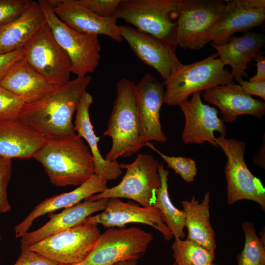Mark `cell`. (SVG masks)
Wrapping results in <instances>:
<instances>
[{
	"mask_svg": "<svg viewBox=\"0 0 265 265\" xmlns=\"http://www.w3.org/2000/svg\"><path fill=\"white\" fill-rule=\"evenodd\" d=\"M91 80L88 76L77 77L42 99L25 104L19 119L47 140L75 133L73 116Z\"/></svg>",
	"mask_w": 265,
	"mask_h": 265,
	"instance_id": "6da1fadb",
	"label": "cell"
},
{
	"mask_svg": "<svg viewBox=\"0 0 265 265\" xmlns=\"http://www.w3.org/2000/svg\"><path fill=\"white\" fill-rule=\"evenodd\" d=\"M33 158L42 165L51 183L58 187L79 186L95 174L90 150L76 133L47 140Z\"/></svg>",
	"mask_w": 265,
	"mask_h": 265,
	"instance_id": "7a4b0ae2",
	"label": "cell"
},
{
	"mask_svg": "<svg viewBox=\"0 0 265 265\" xmlns=\"http://www.w3.org/2000/svg\"><path fill=\"white\" fill-rule=\"evenodd\" d=\"M103 135L111 139V148L105 158L109 161L130 157L143 147L140 138L136 84L129 79H122L116 84V98Z\"/></svg>",
	"mask_w": 265,
	"mask_h": 265,
	"instance_id": "3957f363",
	"label": "cell"
},
{
	"mask_svg": "<svg viewBox=\"0 0 265 265\" xmlns=\"http://www.w3.org/2000/svg\"><path fill=\"white\" fill-rule=\"evenodd\" d=\"M218 57L216 53L194 63L183 64L163 82L164 103L178 106L195 92L234 82L231 73Z\"/></svg>",
	"mask_w": 265,
	"mask_h": 265,
	"instance_id": "277c9868",
	"label": "cell"
},
{
	"mask_svg": "<svg viewBox=\"0 0 265 265\" xmlns=\"http://www.w3.org/2000/svg\"><path fill=\"white\" fill-rule=\"evenodd\" d=\"M178 0H121L112 16L177 47L175 12Z\"/></svg>",
	"mask_w": 265,
	"mask_h": 265,
	"instance_id": "5b68a950",
	"label": "cell"
},
{
	"mask_svg": "<svg viewBox=\"0 0 265 265\" xmlns=\"http://www.w3.org/2000/svg\"><path fill=\"white\" fill-rule=\"evenodd\" d=\"M37 1L54 38L71 60L72 73L77 77H84L88 73H93L101 58V48L98 36L72 29L57 17L46 0Z\"/></svg>",
	"mask_w": 265,
	"mask_h": 265,
	"instance_id": "8992f818",
	"label": "cell"
},
{
	"mask_svg": "<svg viewBox=\"0 0 265 265\" xmlns=\"http://www.w3.org/2000/svg\"><path fill=\"white\" fill-rule=\"evenodd\" d=\"M159 163L151 155L139 154L131 163L119 164L126 172L120 183L86 200L125 198L137 202L143 207L153 206L155 193L160 186L158 169Z\"/></svg>",
	"mask_w": 265,
	"mask_h": 265,
	"instance_id": "52a82bcc",
	"label": "cell"
},
{
	"mask_svg": "<svg viewBox=\"0 0 265 265\" xmlns=\"http://www.w3.org/2000/svg\"><path fill=\"white\" fill-rule=\"evenodd\" d=\"M225 5L224 0H178L175 12L177 46L203 49L210 42L209 32Z\"/></svg>",
	"mask_w": 265,
	"mask_h": 265,
	"instance_id": "ba28073f",
	"label": "cell"
},
{
	"mask_svg": "<svg viewBox=\"0 0 265 265\" xmlns=\"http://www.w3.org/2000/svg\"><path fill=\"white\" fill-rule=\"evenodd\" d=\"M215 141L227 159L224 173L228 204L232 205L239 200H249L257 202L265 211V188L246 164L245 143L221 135L216 137Z\"/></svg>",
	"mask_w": 265,
	"mask_h": 265,
	"instance_id": "9c48e42d",
	"label": "cell"
},
{
	"mask_svg": "<svg viewBox=\"0 0 265 265\" xmlns=\"http://www.w3.org/2000/svg\"><path fill=\"white\" fill-rule=\"evenodd\" d=\"M153 239V235L136 227L108 228L81 262L85 265H113L137 260Z\"/></svg>",
	"mask_w": 265,
	"mask_h": 265,
	"instance_id": "30bf717a",
	"label": "cell"
},
{
	"mask_svg": "<svg viewBox=\"0 0 265 265\" xmlns=\"http://www.w3.org/2000/svg\"><path fill=\"white\" fill-rule=\"evenodd\" d=\"M97 224L81 223L53 234L29 248L63 265L81 262L100 236Z\"/></svg>",
	"mask_w": 265,
	"mask_h": 265,
	"instance_id": "8fae6325",
	"label": "cell"
},
{
	"mask_svg": "<svg viewBox=\"0 0 265 265\" xmlns=\"http://www.w3.org/2000/svg\"><path fill=\"white\" fill-rule=\"evenodd\" d=\"M24 58L51 83L61 86L70 80L71 60L46 24L25 45Z\"/></svg>",
	"mask_w": 265,
	"mask_h": 265,
	"instance_id": "7c38bea8",
	"label": "cell"
},
{
	"mask_svg": "<svg viewBox=\"0 0 265 265\" xmlns=\"http://www.w3.org/2000/svg\"><path fill=\"white\" fill-rule=\"evenodd\" d=\"M224 8L209 34L215 46L228 42L237 32L250 31L265 20V0H224Z\"/></svg>",
	"mask_w": 265,
	"mask_h": 265,
	"instance_id": "4fadbf2b",
	"label": "cell"
},
{
	"mask_svg": "<svg viewBox=\"0 0 265 265\" xmlns=\"http://www.w3.org/2000/svg\"><path fill=\"white\" fill-rule=\"evenodd\" d=\"M201 94L202 92H195L190 100L178 105L185 119L182 140L185 144H202L207 142L218 147L214 132L225 137L226 126L218 117L217 109L203 103Z\"/></svg>",
	"mask_w": 265,
	"mask_h": 265,
	"instance_id": "5bb4252c",
	"label": "cell"
},
{
	"mask_svg": "<svg viewBox=\"0 0 265 265\" xmlns=\"http://www.w3.org/2000/svg\"><path fill=\"white\" fill-rule=\"evenodd\" d=\"M141 223L150 226L169 241L173 235L165 224L159 210L152 207H141L124 202L118 198L108 200L106 209L100 213L86 218L82 223L102 224L105 228H124L129 223Z\"/></svg>",
	"mask_w": 265,
	"mask_h": 265,
	"instance_id": "9a60e30c",
	"label": "cell"
},
{
	"mask_svg": "<svg viewBox=\"0 0 265 265\" xmlns=\"http://www.w3.org/2000/svg\"><path fill=\"white\" fill-rule=\"evenodd\" d=\"M123 40L143 63L155 69L165 80L183 64L176 48L162 40L130 26H120Z\"/></svg>",
	"mask_w": 265,
	"mask_h": 265,
	"instance_id": "2e32d148",
	"label": "cell"
},
{
	"mask_svg": "<svg viewBox=\"0 0 265 265\" xmlns=\"http://www.w3.org/2000/svg\"><path fill=\"white\" fill-rule=\"evenodd\" d=\"M164 84L150 74H146L136 84L137 107L141 144L151 141L165 142L160 121L164 103Z\"/></svg>",
	"mask_w": 265,
	"mask_h": 265,
	"instance_id": "e0dca14e",
	"label": "cell"
},
{
	"mask_svg": "<svg viewBox=\"0 0 265 265\" xmlns=\"http://www.w3.org/2000/svg\"><path fill=\"white\" fill-rule=\"evenodd\" d=\"M46 0L57 17L72 29L88 34L106 35L119 42L124 40L114 17H100L77 0Z\"/></svg>",
	"mask_w": 265,
	"mask_h": 265,
	"instance_id": "ac0fdd59",
	"label": "cell"
},
{
	"mask_svg": "<svg viewBox=\"0 0 265 265\" xmlns=\"http://www.w3.org/2000/svg\"><path fill=\"white\" fill-rule=\"evenodd\" d=\"M204 91V100L219 108L224 122H234L242 115L261 119L265 114V102L246 93L240 85L234 82Z\"/></svg>",
	"mask_w": 265,
	"mask_h": 265,
	"instance_id": "d6986e66",
	"label": "cell"
},
{
	"mask_svg": "<svg viewBox=\"0 0 265 265\" xmlns=\"http://www.w3.org/2000/svg\"><path fill=\"white\" fill-rule=\"evenodd\" d=\"M107 181L95 174L87 181L68 192L49 197L34 207L27 216L15 228V236L22 237L38 217L62 208L73 206L82 200L103 192L107 188Z\"/></svg>",
	"mask_w": 265,
	"mask_h": 265,
	"instance_id": "ffe728a7",
	"label": "cell"
},
{
	"mask_svg": "<svg viewBox=\"0 0 265 265\" xmlns=\"http://www.w3.org/2000/svg\"><path fill=\"white\" fill-rule=\"evenodd\" d=\"M108 200H85L83 202L65 208L59 213H49L48 222L38 229L27 232L22 237L21 246L29 247L53 234L82 223L93 213L104 211Z\"/></svg>",
	"mask_w": 265,
	"mask_h": 265,
	"instance_id": "44dd1931",
	"label": "cell"
},
{
	"mask_svg": "<svg viewBox=\"0 0 265 265\" xmlns=\"http://www.w3.org/2000/svg\"><path fill=\"white\" fill-rule=\"evenodd\" d=\"M47 139L20 119L0 120V156L30 159Z\"/></svg>",
	"mask_w": 265,
	"mask_h": 265,
	"instance_id": "7402d4cb",
	"label": "cell"
},
{
	"mask_svg": "<svg viewBox=\"0 0 265 265\" xmlns=\"http://www.w3.org/2000/svg\"><path fill=\"white\" fill-rule=\"evenodd\" d=\"M0 85L18 96L25 104L35 102L60 86L49 82L31 67L24 56L10 68Z\"/></svg>",
	"mask_w": 265,
	"mask_h": 265,
	"instance_id": "603a6c76",
	"label": "cell"
},
{
	"mask_svg": "<svg viewBox=\"0 0 265 265\" xmlns=\"http://www.w3.org/2000/svg\"><path fill=\"white\" fill-rule=\"evenodd\" d=\"M265 44L263 33L247 31L239 37L232 36L224 45H211L217 51L223 64L232 68L231 73L238 81L249 77L246 69L248 63L261 53L260 49Z\"/></svg>",
	"mask_w": 265,
	"mask_h": 265,
	"instance_id": "cb8c5ba5",
	"label": "cell"
},
{
	"mask_svg": "<svg viewBox=\"0 0 265 265\" xmlns=\"http://www.w3.org/2000/svg\"><path fill=\"white\" fill-rule=\"evenodd\" d=\"M93 102V96L86 91L76 108L74 123L75 130L77 132V134L85 139L88 145L94 159L95 174L103 177L107 181L114 180L122 174V169L117 160L108 161L100 152L98 142L100 137L95 133L89 114V108Z\"/></svg>",
	"mask_w": 265,
	"mask_h": 265,
	"instance_id": "d4e9b609",
	"label": "cell"
},
{
	"mask_svg": "<svg viewBox=\"0 0 265 265\" xmlns=\"http://www.w3.org/2000/svg\"><path fill=\"white\" fill-rule=\"evenodd\" d=\"M46 20L38 1L12 21L0 26V54L23 48L45 25Z\"/></svg>",
	"mask_w": 265,
	"mask_h": 265,
	"instance_id": "484cf974",
	"label": "cell"
},
{
	"mask_svg": "<svg viewBox=\"0 0 265 265\" xmlns=\"http://www.w3.org/2000/svg\"><path fill=\"white\" fill-rule=\"evenodd\" d=\"M210 193L207 192L201 203L195 196L190 200L181 202L186 216L187 239L204 248L214 251L216 248L215 233L210 222Z\"/></svg>",
	"mask_w": 265,
	"mask_h": 265,
	"instance_id": "4316f807",
	"label": "cell"
},
{
	"mask_svg": "<svg viewBox=\"0 0 265 265\" xmlns=\"http://www.w3.org/2000/svg\"><path fill=\"white\" fill-rule=\"evenodd\" d=\"M158 171L160 176L161 185L155 193L153 207L160 212L163 221L175 238L184 239L186 234V216L184 212L177 208L172 203L168 189L169 172L162 162L159 164Z\"/></svg>",
	"mask_w": 265,
	"mask_h": 265,
	"instance_id": "83f0119b",
	"label": "cell"
},
{
	"mask_svg": "<svg viewBox=\"0 0 265 265\" xmlns=\"http://www.w3.org/2000/svg\"><path fill=\"white\" fill-rule=\"evenodd\" d=\"M173 258L177 265H205L212 264L215 252L186 238H175L172 245Z\"/></svg>",
	"mask_w": 265,
	"mask_h": 265,
	"instance_id": "f1b7e54d",
	"label": "cell"
},
{
	"mask_svg": "<svg viewBox=\"0 0 265 265\" xmlns=\"http://www.w3.org/2000/svg\"><path fill=\"white\" fill-rule=\"evenodd\" d=\"M242 229L245 242L242 250L237 257L238 265H265V243L257 236L253 224L244 222Z\"/></svg>",
	"mask_w": 265,
	"mask_h": 265,
	"instance_id": "f546056e",
	"label": "cell"
},
{
	"mask_svg": "<svg viewBox=\"0 0 265 265\" xmlns=\"http://www.w3.org/2000/svg\"><path fill=\"white\" fill-rule=\"evenodd\" d=\"M145 146L157 153L168 167L179 174L186 182L189 183L194 181L197 174L196 163L194 159L186 157L167 156L158 149L151 142L146 143Z\"/></svg>",
	"mask_w": 265,
	"mask_h": 265,
	"instance_id": "4dcf8cb0",
	"label": "cell"
},
{
	"mask_svg": "<svg viewBox=\"0 0 265 265\" xmlns=\"http://www.w3.org/2000/svg\"><path fill=\"white\" fill-rule=\"evenodd\" d=\"M25 104L18 96L0 85V120L19 119Z\"/></svg>",
	"mask_w": 265,
	"mask_h": 265,
	"instance_id": "1f68e13d",
	"label": "cell"
},
{
	"mask_svg": "<svg viewBox=\"0 0 265 265\" xmlns=\"http://www.w3.org/2000/svg\"><path fill=\"white\" fill-rule=\"evenodd\" d=\"M32 2L31 0H0V26L21 15Z\"/></svg>",
	"mask_w": 265,
	"mask_h": 265,
	"instance_id": "d6a6232c",
	"label": "cell"
},
{
	"mask_svg": "<svg viewBox=\"0 0 265 265\" xmlns=\"http://www.w3.org/2000/svg\"><path fill=\"white\" fill-rule=\"evenodd\" d=\"M11 159L0 156V212L5 213L11 209L7 188L11 177Z\"/></svg>",
	"mask_w": 265,
	"mask_h": 265,
	"instance_id": "836d02e7",
	"label": "cell"
},
{
	"mask_svg": "<svg viewBox=\"0 0 265 265\" xmlns=\"http://www.w3.org/2000/svg\"><path fill=\"white\" fill-rule=\"evenodd\" d=\"M98 16L112 17L121 0H77Z\"/></svg>",
	"mask_w": 265,
	"mask_h": 265,
	"instance_id": "e575fe53",
	"label": "cell"
},
{
	"mask_svg": "<svg viewBox=\"0 0 265 265\" xmlns=\"http://www.w3.org/2000/svg\"><path fill=\"white\" fill-rule=\"evenodd\" d=\"M21 251L13 265H63L30 249L29 247L21 246Z\"/></svg>",
	"mask_w": 265,
	"mask_h": 265,
	"instance_id": "d590c367",
	"label": "cell"
},
{
	"mask_svg": "<svg viewBox=\"0 0 265 265\" xmlns=\"http://www.w3.org/2000/svg\"><path fill=\"white\" fill-rule=\"evenodd\" d=\"M24 55L23 48L5 54H0V82L13 65Z\"/></svg>",
	"mask_w": 265,
	"mask_h": 265,
	"instance_id": "8d00e7d4",
	"label": "cell"
},
{
	"mask_svg": "<svg viewBox=\"0 0 265 265\" xmlns=\"http://www.w3.org/2000/svg\"><path fill=\"white\" fill-rule=\"evenodd\" d=\"M238 82L246 93L251 96H257L265 100V80L249 81L241 79Z\"/></svg>",
	"mask_w": 265,
	"mask_h": 265,
	"instance_id": "74e56055",
	"label": "cell"
},
{
	"mask_svg": "<svg viewBox=\"0 0 265 265\" xmlns=\"http://www.w3.org/2000/svg\"><path fill=\"white\" fill-rule=\"evenodd\" d=\"M257 62L256 74L251 78L249 81H260L265 80V57L263 53L258 54L255 58Z\"/></svg>",
	"mask_w": 265,
	"mask_h": 265,
	"instance_id": "f35d334b",
	"label": "cell"
},
{
	"mask_svg": "<svg viewBox=\"0 0 265 265\" xmlns=\"http://www.w3.org/2000/svg\"><path fill=\"white\" fill-rule=\"evenodd\" d=\"M265 134L263 139V144L261 146L259 151L254 155L253 161L258 166L265 169Z\"/></svg>",
	"mask_w": 265,
	"mask_h": 265,
	"instance_id": "ab89813d",
	"label": "cell"
},
{
	"mask_svg": "<svg viewBox=\"0 0 265 265\" xmlns=\"http://www.w3.org/2000/svg\"><path fill=\"white\" fill-rule=\"evenodd\" d=\"M113 265H137V260H129L118 262ZM171 265H177L174 263Z\"/></svg>",
	"mask_w": 265,
	"mask_h": 265,
	"instance_id": "60d3db41",
	"label": "cell"
},
{
	"mask_svg": "<svg viewBox=\"0 0 265 265\" xmlns=\"http://www.w3.org/2000/svg\"><path fill=\"white\" fill-rule=\"evenodd\" d=\"M72 265H85L83 264L82 262H80V263H78L73 264Z\"/></svg>",
	"mask_w": 265,
	"mask_h": 265,
	"instance_id": "b9f144b4",
	"label": "cell"
},
{
	"mask_svg": "<svg viewBox=\"0 0 265 265\" xmlns=\"http://www.w3.org/2000/svg\"><path fill=\"white\" fill-rule=\"evenodd\" d=\"M213 265L212 264H208V265Z\"/></svg>",
	"mask_w": 265,
	"mask_h": 265,
	"instance_id": "7bdbcfd3",
	"label": "cell"
}]
</instances>
